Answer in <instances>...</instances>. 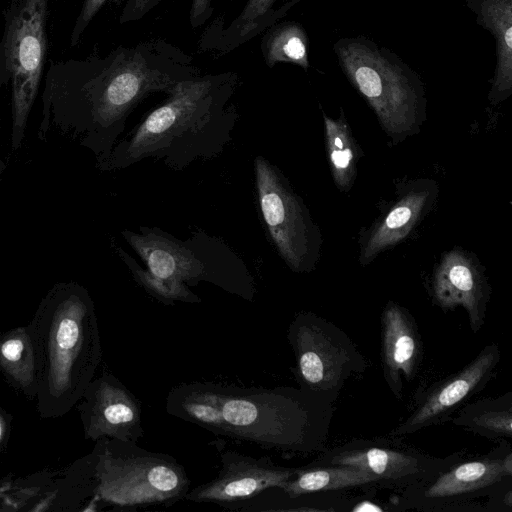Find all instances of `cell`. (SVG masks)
I'll list each match as a JSON object with an SVG mask.
<instances>
[{
  "label": "cell",
  "instance_id": "23",
  "mask_svg": "<svg viewBox=\"0 0 512 512\" xmlns=\"http://www.w3.org/2000/svg\"><path fill=\"white\" fill-rule=\"evenodd\" d=\"M119 255L128 266L134 280L151 296L158 301L173 305L180 301L185 303H201V299L185 284L160 278L148 269L142 268L129 254L118 249Z\"/></svg>",
  "mask_w": 512,
  "mask_h": 512
},
{
  "label": "cell",
  "instance_id": "1",
  "mask_svg": "<svg viewBox=\"0 0 512 512\" xmlns=\"http://www.w3.org/2000/svg\"><path fill=\"white\" fill-rule=\"evenodd\" d=\"M335 401L300 387L195 381L174 386L165 409L215 435L284 454H303L325 450Z\"/></svg>",
  "mask_w": 512,
  "mask_h": 512
},
{
  "label": "cell",
  "instance_id": "12",
  "mask_svg": "<svg viewBox=\"0 0 512 512\" xmlns=\"http://www.w3.org/2000/svg\"><path fill=\"white\" fill-rule=\"evenodd\" d=\"M220 462L217 476L189 490L184 499L236 510L270 488H281L296 473V468L279 466L268 456L254 458L232 450L222 452Z\"/></svg>",
  "mask_w": 512,
  "mask_h": 512
},
{
  "label": "cell",
  "instance_id": "22",
  "mask_svg": "<svg viewBox=\"0 0 512 512\" xmlns=\"http://www.w3.org/2000/svg\"><path fill=\"white\" fill-rule=\"evenodd\" d=\"M329 160L335 183L341 190H348L354 181L358 147L343 115L333 120L324 115Z\"/></svg>",
  "mask_w": 512,
  "mask_h": 512
},
{
  "label": "cell",
  "instance_id": "29",
  "mask_svg": "<svg viewBox=\"0 0 512 512\" xmlns=\"http://www.w3.org/2000/svg\"><path fill=\"white\" fill-rule=\"evenodd\" d=\"M22 351L23 343L19 339H10L1 347L3 356L11 362L18 361L21 357Z\"/></svg>",
  "mask_w": 512,
  "mask_h": 512
},
{
  "label": "cell",
  "instance_id": "17",
  "mask_svg": "<svg viewBox=\"0 0 512 512\" xmlns=\"http://www.w3.org/2000/svg\"><path fill=\"white\" fill-rule=\"evenodd\" d=\"M432 196L431 187L409 190L370 234L362 250L361 262L369 263L382 250L406 237L431 204Z\"/></svg>",
  "mask_w": 512,
  "mask_h": 512
},
{
  "label": "cell",
  "instance_id": "6",
  "mask_svg": "<svg viewBox=\"0 0 512 512\" xmlns=\"http://www.w3.org/2000/svg\"><path fill=\"white\" fill-rule=\"evenodd\" d=\"M287 339L295 357L292 371L304 390L336 400L347 380L367 368L350 337L313 312L295 315L288 326Z\"/></svg>",
  "mask_w": 512,
  "mask_h": 512
},
{
  "label": "cell",
  "instance_id": "28",
  "mask_svg": "<svg viewBox=\"0 0 512 512\" xmlns=\"http://www.w3.org/2000/svg\"><path fill=\"white\" fill-rule=\"evenodd\" d=\"M212 13V0H191L189 20L193 28L206 23Z\"/></svg>",
  "mask_w": 512,
  "mask_h": 512
},
{
  "label": "cell",
  "instance_id": "19",
  "mask_svg": "<svg viewBox=\"0 0 512 512\" xmlns=\"http://www.w3.org/2000/svg\"><path fill=\"white\" fill-rule=\"evenodd\" d=\"M374 487L382 488L379 479L362 469L339 465L311 466L306 464L297 467L295 475L280 489L286 495L295 497L311 493Z\"/></svg>",
  "mask_w": 512,
  "mask_h": 512
},
{
  "label": "cell",
  "instance_id": "4",
  "mask_svg": "<svg viewBox=\"0 0 512 512\" xmlns=\"http://www.w3.org/2000/svg\"><path fill=\"white\" fill-rule=\"evenodd\" d=\"M338 65L351 85L393 136L414 132L425 118V88L419 74L387 47L363 35L333 44Z\"/></svg>",
  "mask_w": 512,
  "mask_h": 512
},
{
  "label": "cell",
  "instance_id": "3",
  "mask_svg": "<svg viewBox=\"0 0 512 512\" xmlns=\"http://www.w3.org/2000/svg\"><path fill=\"white\" fill-rule=\"evenodd\" d=\"M62 63L82 81L94 124L115 136L147 96L169 94L179 82L199 75L190 55L162 39Z\"/></svg>",
  "mask_w": 512,
  "mask_h": 512
},
{
  "label": "cell",
  "instance_id": "16",
  "mask_svg": "<svg viewBox=\"0 0 512 512\" xmlns=\"http://www.w3.org/2000/svg\"><path fill=\"white\" fill-rule=\"evenodd\" d=\"M95 404L96 426L117 440L135 442L144 436L141 401L120 381L102 382Z\"/></svg>",
  "mask_w": 512,
  "mask_h": 512
},
{
  "label": "cell",
  "instance_id": "26",
  "mask_svg": "<svg viewBox=\"0 0 512 512\" xmlns=\"http://www.w3.org/2000/svg\"><path fill=\"white\" fill-rule=\"evenodd\" d=\"M162 0H126L120 14V23H128L142 19Z\"/></svg>",
  "mask_w": 512,
  "mask_h": 512
},
{
  "label": "cell",
  "instance_id": "5",
  "mask_svg": "<svg viewBox=\"0 0 512 512\" xmlns=\"http://www.w3.org/2000/svg\"><path fill=\"white\" fill-rule=\"evenodd\" d=\"M124 239L154 275L186 286L200 282L252 302L254 279L245 263L220 239L197 231L180 240L158 227L124 230Z\"/></svg>",
  "mask_w": 512,
  "mask_h": 512
},
{
  "label": "cell",
  "instance_id": "20",
  "mask_svg": "<svg viewBox=\"0 0 512 512\" xmlns=\"http://www.w3.org/2000/svg\"><path fill=\"white\" fill-rule=\"evenodd\" d=\"M450 421L491 440L512 438V392L466 403Z\"/></svg>",
  "mask_w": 512,
  "mask_h": 512
},
{
  "label": "cell",
  "instance_id": "18",
  "mask_svg": "<svg viewBox=\"0 0 512 512\" xmlns=\"http://www.w3.org/2000/svg\"><path fill=\"white\" fill-rule=\"evenodd\" d=\"M299 0H293L279 10H273L276 0H247L242 11L224 28L214 22L201 38L203 49L230 51L275 22Z\"/></svg>",
  "mask_w": 512,
  "mask_h": 512
},
{
  "label": "cell",
  "instance_id": "25",
  "mask_svg": "<svg viewBox=\"0 0 512 512\" xmlns=\"http://www.w3.org/2000/svg\"><path fill=\"white\" fill-rule=\"evenodd\" d=\"M512 478L497 485L487 496L485 509L488 512L512 511Z\"/></svg>",
  "mask_w": 512,
  "mask_h": 512
},
{
  "label": "cell",
  "instance_id": "15",
  "mask_svg": "<svg viewBox=\"0 0 512 512\" xmlns=\"http://www.w3.org/2000/svg\"><path fill=\"white\" fill-rule=\"evenodd\" d=\"M466 6L494 37L496 66L488 98L498 104L512 94V0H466Z\"/></svg>",
  "mask_w": 512,
  "mask_h": 512
},
{
  "label": "cell",
  "instance_id": "2",
  "mask_svg": "<svg viewBox=\"0 0 512 512\" xmlns=\"http://www.w3.org/2000/svg\"><path fill=\"white\" fill-rule=\"evenodd\" d=\"M236 72L197 75L179 82L115 149L111 164L130 167L144 159L182 170L219 155L232 139L238 113L232 97Z\"/></svg>",
  "mask_w": 512,
  "mask_h": 512
},
{
  "label": "cell",
  "instance_id": "7",
  "mask_svg": "<svg viewBox=\"0 0 512 512\" xmlns=\"http://www.w3.org/2000/svg\"><path fill=\"white\" fill-rule=\"evenodd\" d=\"M512 478V452L506 440L489 453L461 459L433 478L402 489L394 511L427 512L480 511L477 498L487 497L501 482Z\"/></svg>",
  "mask_w": 512,
  "mask_h": 512
},
{
  "label": "cell",
  "instance_id": "11",
  "mask_svg": "<svg viewBox=\"0 0 512 512\" xmlns=\"http://www.w3.org/2000/svg\"><path fill=\"white\" fill-rule=\"evenodd\" d=\"M500 357L498 344H487L464 367L431 386L414 410L387 435L401 437L449 421L486 387Z\"/></svg>",
  "mask_w": 512,
  "mask_h": 512
},
{
  "label": "cell",
  "instance_id": "10",
  "mask_svg": "<svg viewBox=\"0 0 512 512\" xmlns=\"http://www.w3.org/2000/svg\"><path fill=\"white\" fill-rule=\"evenodd\" d=\"M463 456L462 452L445 457L429 455L403 443L397 436L387 435L352 439L325 449L308 465L362 469L378 478L382 488L403 489L433 478Z\"/></svg>",
  "mask_w": 512,
  "mask_h": 512
},
{
  "label": "cell",
  "instance_id": "24",
  "mask_svg": "<svg viewBox=\"0 0 512 512\" xmlns=\"http://www.w3.org/2000/svg\"><path fill=\"white\" fill-rule=\"evenodd\" d=\"M107 0H84L78 17L71 31V45H76L84 31Z\"/></svg>",
  "mask_w": 512,
  "mask_h": 512
},
{
  "label": "cell",
  "instance_id": "9",
  "mask_svg": "<svg viewBox=\"0 0 512 512\" xmlns=\"http://www.w3.org/2000/svg\"><path fill=\"white\" fill-rule=\"evenodd\" d=\"M49 0H8L0 43L12 87L14 133L25 126L47 55Z\"/></svg>",
  "mask_w": 512,
  "mask_h": 512
},
{
  "label": "cell",
  "instance_id": "27",
  "mask_svg": "<svg viewBox=\"0 0 512 512\" xmlns=\"http://www.w3.org/2000/svg\"><path fill=\"white\" fill-rule=\"evenodd\" d=\"M80 338V326L74 318H64L58 326L56 341L58 346L64 350L75 347Z\"/></svg>",
  "mask_w": 512,
  "mask_h": 512
},
{
  "label": "cell",
  "instance_id": "8",
  "mask_svg": "<svg viewBox=\"0 0 512 512\" xmlns=\"http://www.w3.org/2000/svg\"><path fill=\"white\" fill-rule=\"evenodd\" d=\"M254 171L262 219L279 255L292 271H311L319 256L320 234L306 206L263 156L255 157Z\"/></svg>",
  "mask_w": 512,
  "mask_h": 512
},
{
  "label": "cell",
  "instance_id": "14",
  "mask_svg": "<svg viewBox=\"0 0 512 512\" xmlns=\"http://www.w3.org/2000/svg\"><path fill=\"white\" fill-rule=\"evenodd\" d=\"M432 296L445 311L463 307L473 333L482 328L490 288L480 269L463 252L445 255L432 280Z\"/></svg>",
  "mask_w": 512,
  "mask_h": 512
},
{
  "label": "cell",
  "instance_id": "30",
  "mask_svg": "<svg viewBox=\"0 0 512 512\" xmlns=\"http://www.w3.org/2000/svg\"><path fill=\"white\" fill-rule=\"evenodd\" d=\"M1 435H2V426H1V423H0V439H1Z\"/></svg>",
  "mask_w": 512,
  "mask_h": 512
},
{
  "label": "cell",
  "instance_id": "21",
  "mask_svg": "<svg viewBox=\"0 0 512 512\" xmlns=\"http://www.w3.org/2000/svg\"><path fill=\"white\" fill-rule=\"evenodd\" d=\"M261 49L270 68L278 63L294 64L305 70L310 66L308 36L300 23L287 21L272 26L262 39Z\"/></svg>",
  "mask_w": 512,
  "mask_h": 512
},
{
  "label": "cell",
  "instance_id": "13",
  "mask_svg": "<svg viewBox=\"0 0 512 512\" xmlns=\"http://www.w3.org/2000/svg\"><path fill=\"white\" fill-rule=\"evenodd\" d=\"M381 365L392 394L401 400L403 382L412 381L423 359V343L411 313L389 301L381 315Z\"/></svg>",
  "mask_w": 512,
  "mask_h": 512
}]
</instances>
